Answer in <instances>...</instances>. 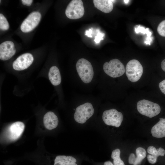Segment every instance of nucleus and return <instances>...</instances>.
<instances>
[{"label":"nucleus","mask_w":165,"mask_h":165,"mask_svg":"<svg viewBox=\"0 0 165 165\" xmlns=\"http://www.w3.org/2000/svg\"><path fill=\"white\" fill-rule=\"evenodd\" d=\"M135 152L136 157L133 153L130 154L128 159V162L130 164L133 165H139L146 156V151L145 149L142 147L137 148Z\"/></svg>","instance_id":"obj_12"},{"label":"nucleus","mask_w":165,"mask_h":165,"mask_svg":"<svg viewBox=\"0 0 165 165\" xmlns=\"http://www.w3.org/2000/svg\"><path fill=\"white\" fill-rule=\"evenodd\" d=\"M43 121L45 127L49 130L56 128L58 125L59 122L57 116L52 112H48L45 114Z\"/></svg>","instance_id":"obj_11"},{"label":"nucleus","mask_w":165,"mask_h":165,"mask_svg":"<svg viewBox=\"0 0 165 165\" xmlns=\"http://www.w3.org/2000/svg\"><path fill=\"white\" fill-rule=\"evenodd\" d=\"M76 161V159L72 156L59 155L56 157L53 165H77Z\"/></svg>","instance_id":"obj_18"},{"label":"nucleus","mask_w":165,"mask_h":165,"mask_svg":"<svg viewBox=\"0 0 165 165\" xmlns=\"http://www.w3.org/2000/svg\"><path fill=\"white\" fill-rule=\"evenodd\" d=\"M160 90L165 95V79L161 82L159 84Z\"/></svg>","instance_id":"obj_23"},{"label":"nucleus","mask_w":165,"mask_h":165,"mask_svg":"<svg viewBox=\"0 0 165 165\" xmlns=\"http://www.w3.org/2000/svg\"><path fill=\"white\" fill-rule=\"evenodd\" d=\"M34 58L31 54L26 53L20 56L14 61L13 68L16 71H22L29 67L32 64Z\"/></svg>","instance_id":"obj_9"},{"label":"nucleus","mask_w":165,"mask_h":165,"mask_svg":"<svg viewBox=\"0 0 165 165\" xmlns=\"http://www.w3.org/2000/svg\"><path fill=\"white\" fill-rule=\"evenodd\" d=\"M112 0H94L93 2L94 6L102 12L108 13L112 11L113 8Z\"/></svg>","instance_id":"obj_16"},{"label":"nucleus","mask_w":165,"mask_h":165,"mask_svg":"<svg viewBox=\"0 0 165 165\" xmlns=\"http://www.w3.org/2000/svg\"><path fill=\"white\" fill-rule=\"evenodd\" d=\"M135 31L136 33H141L144 34H147L149 31V29L147 28L145 29L144 28L140 26H138V27L135 28Z\"/></svg>","instance_id":"obj_21"},{"label":"nucleus","mask_w":165,"mask_h":165,"mask_svg":"<svg viewBox=\"0 0 165 165\" xmlns=\"http://www.w3.org/2000/svg\"><path fill=\"white\" fill-rule=\"evenodd\" d=\"M161 67L162 70L165 72V58L161 61Z\"/></svg>","instance_id":"obj_26"},{"label":"nucleus","mask_w":165,"mask_h":165,"mask_svg":"<svg viewBox=\"0 0 165 165\" xmlns=\"http://www.w3.org/2000/svg\"><path fill=\"white\" fill-rule=\"evenodd\" d=\"M105 72L112 78H116L122 76L125 72L123 64L118 59H114L109 62H105L103 66Z\"/></svg>","instance_id":"obj_4"},{"label":"nucleus","mask_w":165,"mask_h":165,"mask_svg":"<svg viewBox=\"0 0 165 165\" xmlns=\"http://www.w3.org/2000/svg\"><path fill=\"white\" fill-rule=\"evenodd\" d=\"M16 49L13 42L7 41L0 45V59L6 61L10 59L15 54Z\"/></svg>","instance_id":"obj_10"},{"label":"nucleus","mask_w":165,"mask_h":165,"mask_svg":"<svg viewBox=\"0 0 165 165\" xmlns=\"http://www.w3.org/2000/svg\"><path fill=\"white\" fill-rule=\"evenodd\" d=\"M76 68L79 76L84 82L88 83L92 81L94 70L91 63L88 60L83 58L79 59L76 64Z\"/></svg>","instance_id":"obj_2"},{"label":"nucleus","mask_w":165,"mask_h":165,"mask_svg":"<svg viewBox=\"0 0 165 165\" xmlns=\"http://www.w3.org/2000/svg\"><path fill=\"white\" fill-rule=\"evenodd\" d=\"M137 108L141 114L150 118L158 115L161 110L159 105L146 99L138 101Z\"/></svg>","instance_id":"obj_1"},{"label":"nucleus","mask_w":165,"mask_h":165,"mask_svg":"<svg viewBox=\"0 0 165 165\" xmlns=\"http://www.w3.org/2000/svg\"><path fill=\"white\" fill-rule=\"evenodd\" d=\"M143 67L137 60L132 59L127 64L125 68L126 76L128 79L132 82L138 81L143 73Z\"/></svg>","instance_id":"obj_3"},{"label":"nucleus","mask_w":165,"mask_h":165,"mask_svg":"<svg viewBox=\"0 0 165 165\" xmlns=\"http://www.w3.org/2000/svg\"><path fill=\"white\" fill-rule=\"evenodd\" d=\"M94 112V109L92 104L86 102L76 108L74 118L77 123L83 124L93 116Z\"/></svg>","instance_id":"obj_5"},{"label":"nucleus","mask_w":165,"mask_h":165,"mask_svg":"<svg viewBox=\"0 0 165 165\" xmlns=\"http://www.w3.org/2000/svg\"><path fill=\"white\" fill-rule=\"evenodd\" d=\"M92 30L91 29H89L88 30H86L85 32V35L88 37L92 38Z\"/></svg>","instance_id":"obj_25"},{"label":"nucleus","mask_w":165,"mask_h":165,"mask_svg":"<svg viewBox=\"0 0 165 165\" xmlns=\"http://www.w3.org/2000/svg\"><path fill=\"white\" fill-rule=\"evenodd\" d=\"M159 119L151 130L152 136L157 138L165 137V118H160Z\"/></svg>","instance_id":"obj_13"},{"label":"nucleus","mask_w":165,"mask_h":165,"mask_svg":"<svg viewBox=\"0 0 165 165\" xmlns=\"http://www.w3.org/2000/svg\"><path fill=\"white\" fill-rule=\"evenodd\" d=\"M41 18V14L39 12H32L28 15L21 24L20 27V30L24 33L32 31L38 25Z\"/></svg>","instance_id":"obj_8"},{"label":"nucleus","mask_w":165,"mask_h":165,"mask_svg":"<svg viewBox=\"0 0 165 165\" xmlns=\"http://www.w3.org/2000/svg\"><path fill=\"white\" fill-rule=\"evenodd\" d=\"M104 35L105 34L103 33L100 32L98 33L97 35L95 37V38L94 40L96 43H98L101 40H103V37L104 36Z\"/></svg>","instance_id":"obj_22"},{"label":"nucleus","mask_w":165,"mask_h":165,"mask_svg":"<svg viewBox=\"0 0 165 165\" xmlns=\"http://www.w3.org/2000/svg\"><path fill=\"white\" fill-rule=\"evenodd\" d=\"M147 151L149 154L151 155H147L148 161L152 164L156 163L158 156H163L165 155V150L162 147H160L157 150L154 147L150 146L148 148Z\"/></svg>","instance_id":"obj_15"},{"label":"nucleus","mask_w":165,"mask_h":165,"mask_svg":"<svg viewBox=\"0 0 165 165\" xmlns=\"http://www.w3.org/2000/svg\"><path fill=\"white\" fill-rule=\"evenodd\" d=\"M102 118L107 125L119 127L123 120V116L121 112L115 109L105 111L103 113Z\"/></svg>","instance_id":"obj_7"},{"label":"nucleus","mask_w":165,"mask_h":165,"mask_svg":"<svg viewBox=\"0 0 165 165\" xmlns=\"http://www.w3.org/2000/svg\"><path fill=\"white\" fill-rule=\"evenodd\" d=\"M48 77L51 83L54 86L59 85L61 82V77L58 68L56 66H52L48 73Z\"/></svg>","instance_id":"obj_17"},{"label":"nucleus","mask_w":165,"mask_h":165,"mask_svg":"<svg viewBox=\"0 0 165 165\" xmlns=\"http://www.w3.org/2000/svg\"><path fill=\"white\" fill-rule=\"evenodd\" d=\"M25 126L21 122L18 121L13 123L9 128L10 138L12 140L18 139L23 132Z\"/></svg>","instance_id":"obj_14"},{"label":"nucleus","mask_w":165,"mask_h":165,"mask_svg":"<svg viewBox=\"0 0 165 165\" xmlns=\"http://www.w3.org/2000/svg\"><path fill=\"white\" fill-rule=\"evenodd\" d=\"M124 3L126 4H127L129 2V0H124Z\"/></svg>","instance_id":"obj_28"},{"label":"nucleus","mask_w":165,"mask_h":165,"mask_svg":"<svg viewBox=\"0 0 165 165\" xmlns=\"http://www.w3.org/2000/svg\"><path fill=\"white\" fill-rule=\"evenodd\" d=\"M83 3L81 0H73L68 5L65 11L67 17L71 19H77L84 13Z\"/></svg>","instance_id":"obj_6"},{"label":"nucleus","mask_w":165,"mask_h":165,"mask_svg":"<svg viewBox=\"0 0 165 165\" xmlns=\"http://www.w3.org/2000/svg\"><path fill=\"white\" fill-rule=\"evenodd\" d=\"M9 28V24L6 19L2 13L0 14V28L3 30H8Z\"/></svg>","instance_id":"obj_20"},{"label":"nucleus","mask_w":165,"mask_h":165,"mask_svg":"<svg viewBox=\"0 0 165 165\" xmlns=\"http://www.w3.org/2000/svg\"><path fill=\"white\" fill-rule=\"evenodd\" d=\"M104 165H114L111 161H107L104 163Z\"/></svg>","instance_id":"obj_27"},{"label":"nucleus","mask_w":165,"mask_h":165,"mask_svg":"<svg viewBox=\"0 0 165 165\" xmlns=\"http://www.w3.org/2000/svg\"><path fill=\"white\" fill-rule=\"evenodd\" d=\"M21 1L24 5L30 6L31 5L33 1L32 0H22Z\"/></svg>","instance_id":"obj_24"},{"label":"nucleus","mask_w":165,"mask_h":165,"mask_svg":"<svg viewBox=\"0 0 165 165\" xmlns=\"http://www.w3.org/2000/svg\"><path fill=\"white\" fill-rule=\"evenodd\" d=\"M120 150L118 148H116L112 152L111 157L113 160L114 165H125L120 158Z\"/></svg>","instance_id":"obj_19"}]
</instances>
